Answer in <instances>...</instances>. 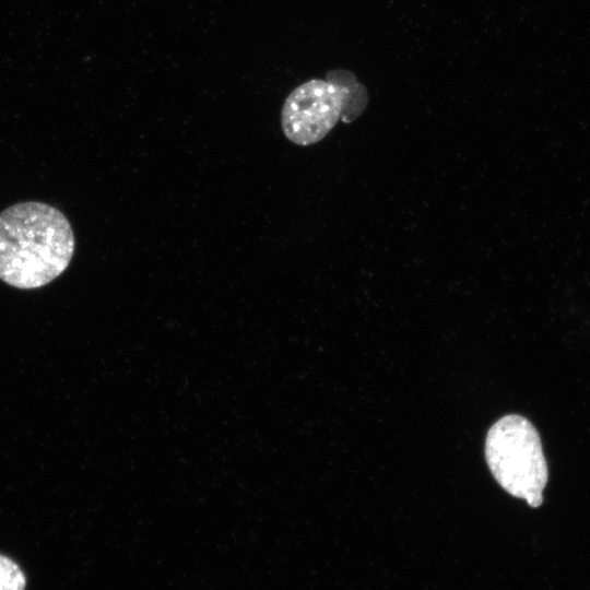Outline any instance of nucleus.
<instances>
[{"label":"nucleus","instance_id":"f257e3e1","mask_svg":"<svg viewBox=\"0 0 590 590\" xmlns=\"http://www.w3.org/2000/svg\"><path fill=\"white\" fill-rule=\"evenodd\" d=\"M74 252L66 215L38 201L20 202L0 213V280L21 290L57 279Z\"/></svg>","mask_w":590,"mask_h":590},{"label":"nucleus","instance_id":"20e7f679","mask_svg":"<svg viewBox=\"0 0 590 590\" xmlns=\"http://www.w3.org/2000/svg\"><path fill=\"white\" fill-rule=\"evenodd\" d=\"M25 585V575L17 564L0 554V590H24Z\"/></svg>","mask_w":590,"mask_h":590},{"label":"nucleus","instance_id":"7ed1b4c3","mask_svg":"<svg viewBox=\"0 0 590 590\" xmlns=\"http://www.w3.org/2000/svg\"><path fill=\"white\" fill-rule=\"evenodd\" d=\"M485 458L507 493L534 508L542 504L547 465L539 433L529 420L517 414L498 420L487 433Z\"/></svg>","mask_w":590,"mask_h":590},{"label":"nucleus","instance_id":"f03ea898","mask_svg":"<svg viewBox=\"0 0 590 590\" xmlns=\"http://www.w3.org/2000/svg\"><path fill=\"white\" fill-rule=\"evenodd\" d=\"M328 80L312 79L286 97L281 110L284 135L296 145L307 146L322 140L342 117L351 121L367 103L365 87L353 73L331 71Z\"/></svg>","mask_w":590,"mask_h":590}]
</instances>
